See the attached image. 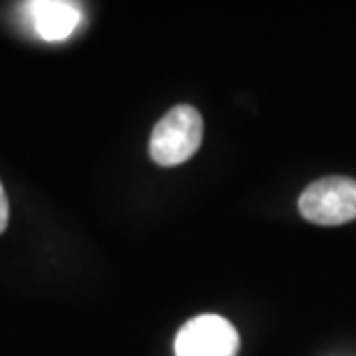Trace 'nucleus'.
<instances>
[{
  "mask_svg": "<svg viewBox=\"0 0 356 356\" xmlns=\"http://www.w3.org/2000/svg\"><path fill=\"white\" fill-rule=\"evenodd\" d=\"M176 356H236L238 333L218 315L190 319L176 336Z\"/></svg>",
  "mask_w": 356,
  "mask_h": 356,
  "instance_id": "obj_3",
  "label": "nucleus"
},
{
  "mask_svg": "<svg viewBox=\"0 0 356 356\" xmlns=\"http://www.w3.org/2000/svg\"><path fill=\"white\" fill-rule=\"evenodd\" d=\"M305 220L315 225H345L356 220V181L347 176L319 178L298 199Z\"/></svg>",
  "mask_w": 356,
  "mask_h": 356,
  "instance_id": "obj_2",
  "label": "nucleus"
},
{
  "mask_svg": "<svg viewBox=\"0 0 356 356\" xmlns=\"http://www.w3.org/2000/svg\"><path fill=\"white\" fill-rule=\"evenodd\" d=\"M204 120L195 106L178 104L155 125L151 134V158L162 167H174L199 151Z\"/></svg>",
  "mask_w": 356,
  "mask_h": 356,
  "instance_id": "obj_1",
  "label": "nucleus"
},
{
  "mask_svg": "<svg viewBox=\"0 0 356 356\" xmlns=\"http://www.w3.org/2000/svg\"><path fill=\"white\" fill-rule=\"evenodd\" d=\"M24 12L33 21L35 33L47 42H63L76 31L81 10L65 0H33L24 5Z\"/></svg>",
  "mask_w": 356,
  "mask_h": 356,
  "instance_id": "obj_4",
  "label": "nucleus"
},
{
  "mask_svg": "<svg viewBox=\"0 0 356 356\" xmlns=\"http://www.w3.org/2000/svg\"><path fill=\"white\" fill-rule=\"evenodd\" d=\"M7 220H10V204H7L3 183H0V234L7 229Z\"/></svg>",
  "mask_w": 356,
  "mask_h": 356,
  "instance_id": "obj_5",
  "label": "nucleus"
}]
</instances>
